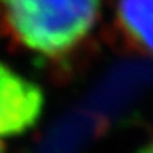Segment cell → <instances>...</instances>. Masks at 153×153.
Instances as JSON below:
<instances>
[{"label":"cell","mask_w":153,"mask_h":153,"mask_svg":"<svg viewBox=\"0 0 153 153\" xmlns=\"http://www.w3.org/2000/svg\"><path fill=\"white\" fill-rule=\"evenodd\" d=\"M101 8L103 0H0V21L23 49L62 59L91 34Z\"/></svg>","instance_id":"1"},{"label":"cell","mask_w":153,"mask_h":153,"mask_svg":"<svg viewBox=\"0 0 153 153\" xmlns=\"http://www.w3.org/2000/svg\"><path fill=\"white\" fill-rule=\"evenodd\" d=\"M42 108L41 88L0 60V153L8 138L23 135L38 124Z\"/></svg>","instance_id":"2"},{"label":"cell","mask_w":153,"mask_h":153,"mask_svg":"<svg viewBox=\"0 0 153 153\" xmlns=\"http://www.w3.org/2000/svg\"><path fill=\"white\" fill-rule=\"evenodd\" d=\"M116 30L130 49L153 57V0H116Z\"/></svg>","instance_id":"3"},{"label":"cell","mask_w":153,"mask_h":153,"mask_svg":"<svg viewBox=\"0 0 153 153\" xmlns=\"http://www.w3.org/2000/svg\"><path fill=\"white\" fill-rule=\"evenodd\" d=\"M135 153H153V135L148 138V140L145 142V143L142 145Z\"/></svg>","instance_id":"4"}]
</instances>
